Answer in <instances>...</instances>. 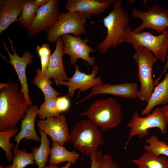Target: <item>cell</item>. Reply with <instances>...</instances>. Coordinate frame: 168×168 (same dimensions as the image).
<instances>
[{
	"instance_id": "obj_11",
	"label": "cell",
	"mask_w": 168,
	"mask_h": 168,
	"mask_svg": "<svg viewBox=\"0 0 168 168\" xmlns=\"http://www.w3.org/2000/svg\"><path fill=\"white\" fill-rule=\"evenodd\" d=\"M62 37L64 44L63 53V55L70 56L71 65H75L77 59H82L87 61L90 66L94 65L96 58L90 57V54L94 52L95 50L87 44L90 41L89 39L86 38L83 40L80 37L70 34L63 35Z\"/></svg>"
},
{
	"instance_id": "obj_1",
	"label": "cell",
	"mask_w": 168,
	"mask_h": 168,
	"mask_svg": "<svg viewBox=\"0 0 168 168\" xmlns=\"http://www.w3.org/2000/svg\"><path fill=\"white\" fill-rule=\"evenodd\" d=\"M0 90V131L12 129L25 117L29 105L17 83L9 79Z\"/></svg>"
},
{
	"instance_id": "obj_35",
	"label": "cell",
	"mask_w": 168,
	"mask_h": 168,
	"mask_svg": "<svg viewBox=\"0 0 168 168\" xmlns=\"http://www.w3.org/2000/svg\"><path fill=\"white\" fill-rule=\"evenodd\" d=\"M49 0H35L36 5L39 8L46 4Z\"/></svg>"
},
{
	"instance_id": "obj_30",
	"label": "cell",
	"mask_w": 168,
	"mask_h": 168,
	"mask_svg": "<svg viewBox=\"0 0 168 168\" xmlns=\"http://www.w3.org/2000/svg\"><path fill=\"white\" fill-rule=\"evenodd\" d=\"M57 97L52 98L44 101L40 105L38 110V115L40 118L45 120L49 117H55L60 115L57 106Z\"/></svg>"
},
{
	"instance_id": "obj_2",
	"label": "cell",
	"mask_w": 168,
	"mask_h": 168,
	"mask_svg": "<svg viewBox=\"0 0 168 168\" xmlns=\"http://www.w3.org/2000/svg\"><path fill=\"white\" fill-rule=\"evenodd\" d=\"M80 115L87 117L102 132L117 127L122 122L123 116L121 106L112 97L95 100Z\"/></svg>"
},
{
	"instance_id": "obj_18",
	"label": "cell",
	"mask_w": 168,
	"mask_h": 168,
	"mask_svg": "<svg viewBox=\"0 0 168 168\" xmlns=\"http://www.w3.org/2000/svg\"><path fill=\"white\" fill-rule=\"evenodd\" d=\"M39 107L37 104L30 105L27 110L25 117L21 120V130L14 138L16 142L15 150L18 148L20 141L23 138L25 141L31 139L35 142H40L41 138L37 134L35 130V123L38 115Z\"/></svg>"
},
{
	"instance_id": "obj_13",
	"label": "cell",
	"mask_w": 168,
	"mask_h": 168,
	"mask_svg": "<svg viewBox=\"0 0 168 168\" xmlns=\"http://www.w3.org/2000/svg\"><path fill=\"white\" fill-rule=\"evenodd\" d=\"M59 4V0H49L39 8L32 24L27 29L29 36L49 30L58 19L60 13Z\"/></svg>"
},
{
	"instance_id": "obj_14",
	"label": "cell",
	"mask_w": 168,
	"mask_h": 168,
	"mask_svg": "<svg viewBox=\"0 0 168 168\" xmlns=\"http://www.w3.org/2000/svg\"><path fill=\"white\" fill-rule=\"evenodd\" d=\"M36 122L39 128L49 135L53 142H57L63 146L70 139L69 128L63 114L37 120Z\"/></svg>"
},
{
	"instance_id": "obj_21",
	"label": "cell",
	"mask_w": 168,
	"mask_h": 168,
	"mask_svg": "<svg viewBox=\"0 0 168 168\" xmlns=\"http://www.w3.org/2000/svg\"><path fill=\"white\" fill-rule=\"evenodd\" d=\"M91 161L90 168H120L112 156L106 153L103 154L101 150H97L90 156ZM72 164L68 162L65 166L58 167L56 165L50 164L44 168H69Z\"/></svg>"
},
{
	"instance_id": "obj_7",
	"label": "cell",
	"mask_w": 168,
	"mask_h": 168,
	"mask_svg": "<svg viewBox=\"0 0 168 168\" xmlns=\"http://www.w3.org/2000/svg\"><path fill=\"white\" fill-rule=\"evenodd\" d=\"M87 19L79 12H60L57 21L47 32L46 39L49 42L56 43L60 37L66 34H72L80 37L86 32L85 26Z\"/></svg>"
},
{
	"instance_id": "obj_28",
	"label": "cell",
	"mask_w": 168,
	"mask_h": 168,
	"mask_svg": "<svg viewBox=\"0 0 168 168\" xmlns=\"http://www.w3.org/2000/svg\"><path fill=\"white\" fill-rule=\"evenodd\" d=\"M146 142L148 144L144 146L145 150L157 155H162L168 157V145L165 142L159 140L156 135H151L146 139Z\"/></svg>"
},
{
	"instance_id": "obj_26",
	"label": "cell",
	"mask_w": 168,
	"mask_h": 168,
	"mask_svg": "<svg viewBox=\"0 0 168 168\" xmlns=\"http://www.w3.org/2000/svg\"><path fill=\"white\" fill-rule=\"evenodd\" d=\"M39 7L36 4L35 0H25L21 12L17 21L22 27L27 29L32 24Z\"/></svg>"
},
{
	"instance_id": "obj_10",
	"label": "cell",
	"mask_w": 168,
	"mask_h": 168,
	"mask_svg": "<svg viewBox=\"0 0 168 168\" xmlns=\"http://www.w3.org/2000/svg\"><path fill=\"white\" fill-rule=\"evenodd\" d=\"M8 40L10 44L9 47L12 50L13 54L10 53L5 41L3 40L2 43V45L7 53L10 60H8L1 53L0 56L13 67L18 75L21 86V90L23 93L25 100L28 104L32 105L33 103L29 95V91L27 82L26 70L27 65L32 64L34 55L29 51H27L24 52L22 57L19 56L14 48L13 42L10 36L8 37Z\"/></svg>"
},
{
	"instance_id": "obj_27",
	"label": "cell",
	"mask_w": 168,
	"mask_h": 168,
	"mask_svg": "<svg viewBox=\"0 0 168 168\" xmlns=\"http://www.w3.org/2000/svg\"><path fill=\"white\" fill-rule=\"evenodd\" d=\"M13 153L14 156L12 164L6 166H1L0 168H25L28 165L35 164L31 152L28 153L25 149L17 148L13 150Z\"/></svg>"
},
{
	"instance_id": "obj_17",
	"label": "cell",
	"mask_w": 168,
	"mask_h": 168,
	"mask_svg": "<svg viewBox=\"0 0 168 168\" xmlns=\"http://www.w3.org/2000/svg\"><path fill=\"white\" fill-rule=\"evenodd\" d=\"M64 44L62 36L56 42V46L51 54L49 65L45 75L50 80L53 78L55 84L60 85L61 83L67 81L68 78L63 61Z\"/></svg>"
},
{
	"instance_id": "obj_12",
	"label": "cell",
	"mask_w": 168,
	"mask_h": 168,
	"mask_svg": "<svg viewBox=\"0 0 168 168\" xmlns=\"http://www.w3.org/2000/svg\"><path fill=\"white\" fill-rule=\"evenodd\" d=\"M74 66L75 70L73 76L68 78L67 81L60 84V85L67 87L68 93L66 96L68 98L72 97L77 90H79L77 96L78 97L81 92L92 89L95 86L103 83L100 76L96 77L99 70L98 65L92 66L90 74L81 72L79 69L80 67L77 64Z\"/></svg>"
},
{
	"instance_id": "obj_29",
	"label": "cell",
	"mask_w": 168,
	"mask_h": 168,
	"mask_svg": "<svg viewBox=\"0 0 168 168\" xmlns=\"http://www.w3.org/2000/svg\"><path fill=\"white\" fill-rule=\"evenodd\" d=\"M18 128H15L12 129L0 131V147L5 152L7 161L11 163L13 156L11 149H14L15 146L13 143L10 142V139L14 136L18 131Z\"/></svg>"
},
{
	"instance_id": "obj_3",
	"label": "cell",
	"mask_w": 168,
	"mask_h": 168,
	"mask_svg": "<svg viewBox=\"0 0 168 168\" xmlns=\"http://www.w3.org/2000/svg\"><path fill=\"white\" fill-rule=\"evenodd\" d=\"M120 1L116 0L113 4V10L103 19L107 35L103 41L96 46L97 49L101 53H105L110 48H114L123 43L124 33L128 26L129 19Z\"/></svg>"
},
{
	"instance_id": "obj_23",
	"label": "cell",
	"mask_w": 168,
	"mask_h": 168,
	"mask_svg": "<svg viewBox=\"0 0 168 168\" xmlns=\"http://www.w3.org/2000/svg\"><path fill=\"white\" fill-rule=\"evenodd\" d=\"M138 168H168V160L165 156L145 151L138 159L132 160Z\"/></svg>"
},
{
	"instance_id": "obj_37",
	"label": "cell",
	"mask_w": 168,
	"mask_h": 168,
	"mask_svg": "<svg viewBox=\"0 0 168 168\" xmlns=\"http://www.w3.org/2000/svg\"></svg>"
},
{
	"instance_id": "obj_33",
	"label": "cell",
	"mask_w": 168,
	"mask_h": 168,
	"mask_svg": "<svg viewBox=\"0 0 168 168\" xmlns=\"http://www.w3.org/2000/svg\"><path fill=\"white\" fill-rule=\"evenodd\" d=\"M51 56H45L40 57L41 65V71L42 73L45 74L48 67Z\"/></svg>"
},
{
	"instance_id": "obj_32",
	"label": "cell",
	"mask_w": 168,
	"mask_h": 168,
	"mask_svg": "<svg viewBox=\"0 0 168 168\" xmlns=\"http://www.w3.org/2000/svg\"><path fill=\"white\" fill-rule=\"evenodd\" d=\"M36 50L40 58L42 56L51 55L49 43L43 44L41 46H38L36 48Z\"/></svg>"
},
{
	"instance_id": "obj_22",
	"label": "cell",
	"mask_w": 168,
	"mask_h": 168,
	"mask_svg": "<svg viewBox=\"0 0 168 168\" xmlns=\"http://www.w3.org/2000/svg\"><path fill=\"white\" fill-rule=\"evenodd\" d=\"M48 164L57 165L67 161L71 164L75 163L79 158L80 155L75 150L69 151L58 142H53L51 149Z\"/></svg>"
},
{
	"instance_id": "obj_5",
	"label": "cell",
	"mask_w": 168,
	"mask_h": 168,
	"mask_svg": "<svg viewBox=\"0 0 168 168\" xmlns=\"http://www.w3.org/2000/svg\"><path fill=\"white\" fill-rule=\"evenodd\" d=\"M123 42L131 44L135 50L139 46H143L150 50L157 59L163 63L166 61L168 52V30L155 36L145 31L135 33L128 26L124 32Z\"/></svg>"
},
{
	"instance_id": "obj_34",
	"label": "cell",
	"mask_w": 168,
	"mask_h": 168,
	"mask_svg": "<svg viewBox=\"0 0 168 168\" xmlns=\"http://www.w3.org/2000/svg\"><path fill=\"white\" fill-rule=\"evenodd\" d=\"M167 123L168 124V104L164 105L161 108Z\"/></svg>"
},
{
	"instance_id": "obj_36",
	"label": "cell",
	"mask_w": 168,
	"mask_h": 168,
	"mask_svg": "<svg viewBox=\"0 0 168 168\" xmlns=\"http://www.w3.org/2000/svg\"><path fill=\"white\" fill-rule=\"evenodd\" d=\"M168 68V54L167 56L166 63L165 66L164 70L160 76L157 78V79L160 80L162 75L166 72L167 69Z\"/></svg>"
},
{
	"instance_id": "obj_16",
	"label": "cell",
	"mask_w": 168,
	"mask_h": 168,
	"mask_svg": "<svg viewBox=\"0 0 168 168\" xmlns=\"http://www.w3.org/2000/svg\"><path fill=\"white\" fill-rule=\"evenodd\" d=\"M116 0H68L65 4L66 10L70 12H79L90 19L92 15L104 12Z\"/></svg>"
},
{
	"instance_id": "obj_20",
	"label": "cell",
	"mask_w": 168,
	"mask_h": 168,
	"mask_svg": "<svg viewBox=\"0 0 168 168\" xmlns=\"http://www.w3.org/2000/svg\"><path fill=\"white\" fill-rule=\"evenodd\" d=\"M146 107L141 114L147 115L156 106L168 104V72L165 74L163 80L159 82L154 88Z\"/></svg>"
},
{
	"instance_id": "obj_25",
	"label": "cell",
	"mask_w": 168,
	"mask_h": 168,
	"mask_svg": "<svg viewBox=\"0 0 168 168\" xmlns=\"http://www.w3.org/2000/svg\"><path fill=\"white\" fill-rule=\"evenodd\" d=\"M32 81L34 84L43 92L44 96L45 101L61 95L60 93L52 87V82L44 74L42 73L41 69L39 68H36V74Z\"/></svg>"
},
{
	"instance_id": "obj_8",
	"label": "cell",
	"mask_w": 168,
	"mask_h": 168,
	"mask_svg": "<svg viewBox=\"0 0 168 168\" xmlns=\"http://www.w3.org/2000/svg\"><path fill=\"white\" fill-rule=\"evenodd\" d=\"M167 126L161 108H155L151 114L143 118L140 117L138 112H134L127 125L129 132L125 148L133 136L138 135L140 138H142L148 134V129L154 128H158L162 134H165L167 132Z\"/></svg>"
},
{
	"instance_id": "obj_19",
	"label": "cell",
	"mask_w": 168,
	"mask_h": 168,
	"mask_svg": "<svg viewBox=\"0 0 168 168\" xmlns=\"http://www.w3.org/2000/svg\"><path fill=\"white\" fill-rule=\"evenodd\" d=\"M25 0L0 1V34L7 30L9 26L17 21Z\"/></svg>"
},
{
	"instance_id": "obj_4",
	"label": "cell",
	"mask_w": 168,
	"mask_h": 168,
	"mask_svg": "<svg viewBox=\"0 0 168 168\" xmlns=\"http://www.w3.org/2000/svg\"><path fill=\"white\" fill-rule=\"evenodd\" d=\"M98 127L89 120L82 119L74 126L70 139L74 148L82 154L90 155L104 144V139Z\"/></svg>"
},
{
	"instance_id": "obj_31",
	"label": "cell",
	"mask_w": 168,
	"mask_h": 168,
	"mask_svg": "<svg viewBox=\"0 0 168 168\" xmlns=\"http://www.w3.org/2000/svg\"><path fill=\"white\" fill-rule=\"evenodd\" d=\"M70 101L67 96L58 97L57 106L58 111L61 113L67 111L70 106Z\"/></svg>"
},
{
	"instance_id": "obj_6",
	"label": "cell",
	"mask_w": 168,
	"mask_h": 168,
	"mask_svg": "<svg viewBox=\"0 0 168 168\" xmlns=\"http://www.w3.org/2000/svg\"><path fill=\"white\" fill-rule=\"evenodd\" d=\"M135 50L133 58L137 65V76L141 86L138 98L147 102L155 88L152 67L158 59L150 50L143 46H139Z\"/></svg>"
},
{
	"instance_id": "obj_9",
	"label": "cell",
	"mask_w": 168,
	"mask_h": 168,
	"mask_svg": "<svg viewBox=\"0 0 168 168\" xmlns=\"http://www.w3.org/2000/svg\"><path fill=\"white\" fill-rule=\"evenodd\" d=\"M131 14L133 17L142 21V23L132 30L135 33H138L142 30L148 28L155 30L160 35L168 28V11L159 4L152 5L147 11L133 9Z\"/></svg>"
},
{
	"instance_id": "obj_15",
	"label": "cell",
	"mask_w": 168,
	"mask_h": 168,
	"mask_svg": "<svg viewBox=\"0 0 168 168\" xmlns=\"http://www.w3.org/2000/svg\"><path fill=\"white\" fill-rule=\"evenodd\" d=\"M138 84L135 82L117 84L102 83L93 87L91 92L77 102L76 105L93 96L98 94H111L119 97L135 99L138 97Z\"/></svg>"
},
{
	"instance_id": "obj_24",
	"label": "cell",
	"mask_w": 168,
	"mask_h": 168,
	"mask_svg": "<svg viewBox=\"0 0 168 168\" xmlns=\"http://www.w3.org/2000/svg\"><path fill=\"white\" fill-rule=\"evenodd\" d=\"M38 130L41 136L40 145L38 148L33 147L31 152L38 168H44L48 161L49 155L50 154V144L47 135L40 128Z\"/></svg>"
}]
</instances>
